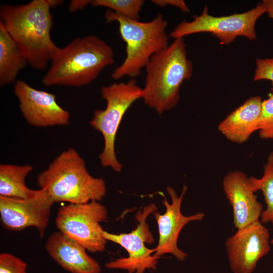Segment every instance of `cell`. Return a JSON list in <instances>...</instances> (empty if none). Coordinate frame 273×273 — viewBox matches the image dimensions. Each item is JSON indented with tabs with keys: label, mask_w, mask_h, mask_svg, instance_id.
I'll return each mask as SVG.
<instances>
[{
	"label": "cell",
	"mask_w": 273,
	"mask_h": 273,
	"mask_svg": "<svg viewBox=\"0 0 273 273\" xmlns=\"http://www.w3.org/2000/svg\"><path fill=\"white\" fill-rule=\"evenodd\" d=\"M144 3L143 0H91L90 5L106 7L126 18L139 20Z\"/></svg>",
	"instance_id": "20"
},
{
	"label": "cell",
	"mask_w": 273,
	"mask_h": 273,
	"mask_svg": "<svg viewBox=\"0 0 273 273\" xmlns=\"http://www.w3.org/2000/svg\"><path fill=\"white\" fill-rule=\"evenodd\" d=\"M187 190V187L184 185L181 194L178 196L173 188L167 187L166 191L170 196L171 203L162 194L164 198L162 204L165 207V211L163 214L155 212L153 213L157 223L159 234L158 242L154 248V254L159 258L166 254H170L178 260L185 261L188 254L178 247L179 235L187 224L202 220L205 217V214L201 212L189 216L183 214L181 206Z\"/></svg>",
	"instance_id": "12"
},
{
	"label": "cell",
	"mask_w": 273,
	"mask_h": 273,
	"mask_svg": "<svg viewBox=\"0 0 273 273\" xmlns=\"http://www.w3.org/2000/svg\"><path fill=\"white\" fill-rule=\"evenodd\" d=\"M27 62L17 45L0 21V84L14 82Z\"/></svg>",
	"instance_id": "17"
},
{
	"label": "cell",
	"mask_w": 273,
	"mask_h": 273,
	"mask_svg": "<svg viewBox=\"0 0 273 273\" xmlns=\"http://www.w3.org/2000/svg\"><path fill=\"white\" fill-rule=\"evenodd\" d=\"M51 8L61 6L64 1L62 0H46Z\"/></svg>",
	"instance_id": "27"
},
{
	"label": "cell",
	"mask_w": 273,
	"mask_h": 273,
	"mask_svg": "<svg viewBox=\"0 0 273 273\" xmlns=\"http://www.w3.org/2000/svg\"><path fill=\"white\" fill-rule=\"evenodd\" d=\"M27 263L9 253L0 254V273H27Z\"/></svg>",
	"instance_id": "22"
},
{
	"label": "cell",
	"mask_w": 273,
	"mask_h": 273,
	"mask_svg": "<svg viewBox=\"0 0 273 273\" xmlns=\"http://www.w3.org/2000/svg\"><path fill=\"white\" fill-rule=\"evenodd\" d=\"M157 210L156 205L151 203L139 210L135 216L138 225L129 233L116 234L104 230L103 236L107 241L119 245L128 253L126 257L107 262V268L122 269L128 273H145L147 269H157L159 258L154 255V248H148L146 245L154 242L147 219Z\"/></svg>",
	"instance_id": "9"
},
{
	"label": "cell",
	"mask_w": 273,
	"mask_h": 273,
	"mask_svg": "<svg viewBox=\"0 0 273 273\" xmlns=\"http://www.w3.org/2000/svg\"><path fill=\"white\" fill-rule=\"evenodd\" d=\"M183 38L174 39L156 53L145 68V86L142 99L145 104L161 114L175 107L179 100V89L193 73Z\"/></svg>",
	"instance_id": "3"
},
{
	"label": "cell",
	"mask_w": 273,
	"mask_h": 273,
	"mask_svg": "<svg viewBox=\"0 0 273 273\" xmlns=\"http://www.w3.org/2000/svg\"><path fill=\"white\" fill-rule=\"evenodd\" d=\"M261 3L265 9L266 13L273 20V0H263Z\"/></svg>",
	"instance_id": "26"
},
{
	"label": "cell",
	"mask_w": 273,
	"mask_h": 273,
	"mask_svg": "<svg viewBox=\"0 0 273 273\" xmlns=\"http://www.w3.org/2000/svg\"><path fill=\"white\" fill-rule=\"evenodd\" d=\"M104 17L107 22L118 24L120 35L126 44L125 58L111 74L114 80L138 76L153 56L169 45L168 22L162 14L150 21L141 22L108 9Z\"/></svg>",
	"instance_id": "5"
},
{
	"label": "cell",
	"mask_w": 273,
	"mask_h": 273,
	"mask_svg": "<svg viewBox=\"0 0 273 273\" xmlns=\"http://www.w3.org/2000/svg\"><path fill=\"white\" fill-rule=\"evenodd\" d=\"M237 230L225 242L230 267L233 273H252L270 251L268 230L260 220Z\"/></svg>",
	"instance_id": "11"
},
{
	"label": "cell",
	"mask_w": 273,
	"mask_h": 273,
	"mask_svg": "<svg viewBox=\"0 0 273 273\" xmlns=\"http://www.w3.org/2000/svg\"><path fill=\"white\" fill-rule=\"evenodd\" d=\"M222 187L233 209L235 228L240 229L260 220L263 205L257 200L249 177L244 172L235 170L227 173Z\"/></svg>",
	"instance_id": "14"
},
{
	"label": "cell",
	"mask_w": 273,
	"mask_h": 273,
	"mask_svg": "<svg viewBox=\"0 0 273 273\" xmlns=\"http://www.w3.org/2000/svg\"><path fill=\"white\" fill-rule=\"evenodd\" d=\"M114 62L112 48L100 37L92 34L76 37L59 48L42 82L46 86L86 85Z\"/></svg>",
	"instance_id": "2"
},
{
	"label": "cell",
	"mask_w": 273,
	"mask_h": 273,
	"mask_svg": "<svg viewBox=\"0 0 273 273\" xmlns=\"http://www.w3.org/2000/svg\"><path fill=\"white\" fill-rule=\"evenodd\" d=\"M151 2L160 7L171 6L179 9L183 12H190V9L183 0H152Z\"/></svg>",
	"instance_id": "24"
},
{
	"label": "cell",
	"mask_w": 273,
	"mask_h": 273,
	"mask_svg": "<svg viewBox=\"0 0 273 273\" xmlns=\"http://www.w3.org/2000/svg\"><path fill=\"white\" fill-rule=\"evenodd\" d=\"M108 211L99 201L71 204L58 210L55 224L58 231L90 252H103L107 240L100 223L107 218Z\"/></svg>",
	"instance_id": "8"
},
{
	"label": "cell",
	"mask_w": 273,
	"mask_h": 273,
	"mask_svg": "<svg viewBox=\"0 0 273 273\" xmlns=\"http://www.w3.org/2000/svg\"><path fill=\"white\" fill-rule=\"evenodd\" d=\"M255 192L261 191L266 205L260 218L263 223L270 222L273 226V152L270 153L263 166V173L260 178L249 176Z\"/></svg>",
	"instance_id": "19"
},
{
	"label": "cell",
	"mask_w": 273,
	"mask_h": 273,
	"mask_svg": "<svg viewBox=\"0 0 273 273\" xmlns=\"http://www.w3.org/2000/svg\"><path fill=\"white\" fill-rule=\"evenodd\" d=\"M101 93L106 101V107L104 110L94 112L90 124L100 131L104 138V149L99 155L101 165L120 172L122 165L118 161L115 151L117 132L126 112L135 101L142 99V88L134 78H131L126 82L103 86Z\"/></svg>",
	"instance_id": "6"
},
{
	"label": "cell",
	"mask_w": 273,
	"mask_h": 273,
	"mask_svg": "<svg viewBox=\"0 0 273 273\" xmlns=\"http://www.w3.org/2000/svg\"><path fill=\"white\" fill-rule=\"evenodd\" d=\"M36 181L55 202H99L106 193L104 180L89 174L84 160L73 148L58 156L38 175Z\"/></svg>",
	"instance_id": "4"
},
{
	"label": "cell",
	"mask_w": 273,
	"mask_h": 273,
	"mask_svg": "<svg viewBox=\"0 0 273 273\" xmlns=\"http://www.w3.org/2000/svg\"><path fill=\"white\" fill-rule=\"evenodd\" d=\"M32 166L1 164L0 165V196L27 199L34 196L38 190L28 188L25 179L32 170Z\"/></svg>",
	"instance_id": "18"
},
{
	"label": "cell",
	"mask_w": 273,
	"mask_h": 273,
	"mask_svg": "<svg viewBox=\"0 0 273 273\" xmlns=\"http://www.w3.org/2000/svg\"><path fill=\"white\" fill-rule=\"evenodd\" d=\"M253 79L254 81L267 80L273 86V58L257 59Z\"/></svg>",
	"instance_id": "23"
},
{
	"label": "cell",
	"mask_w": 273,
	"mask_h": 273,
	"mask_svg": "<svg viewBox=\"0 0 273 273\" xmlns=\"http://www.w3.org/2000/svg\"><path fill=\"white\" fill-rule=\"evenodd\" d=\"M262 102L259 96L246 100L219 123L218 131L231 142L237 144L246 142L258 131Z\"/></svg>",
	"instance_id": "16"
},
{
	"label": "cell",
	"mask_w": 273,
	"mask_h": 273,
	"mask_svg": "<svg viewBox=\"0 0 273 273\" xmlns=\"http://www.w3.org/2000/svg\"><path fill=\"white\" fill-rule=\"evenodd\" d=\"M54 203L50 195L40 189L34 196L27 199L0 196L2 225L5 229L15 232L33 227L43 238Z\"/></svg>",
	"instance_id": "10"
},
{
	"label": "cell",
	"mask_w": 273,
	"mask_h": 273,
	"mask_svg": "<svg viewBox=\"0 0 273 273\" xmlns=\"http://www.w3.org/2000/svg\"><path fill=\"white\" fill-rule=\"evenodd\" d=\"M270 244L273 245V238L270 240Z\"/></svg>",
	"instance_id": "28"
},
{
	"label": "cell",
	"mask_w": 273,
	"mask_h": 273,
	"mask_svg": "<svg viewBox=\"0 0 273 273\" xmlns=\"http://www.w3.org/2000/svg\"><path fill=\"white\" fill-rule=\"evenodd\" d=\"M91 0H72L71 1L69 9L70 12H74L78 10H81L87 5H90Z\"/></svg>",
	"instance_id": "25"
},
{
	"label": "cell",
	"mask_w": 273,
	"mask_h": 273,
	"mask_svg": "<svg viewBox=\"0 0 273 273\" xmlns=\"http://www.w3.org/2000/svg\"><path fill=\"white\" fill-rule=\"evenodd\" d=\"M265 13L266 10L261 2L244 13L220 17L209 15L206 6L200 15H194L191 21H181L169 36L176 39L195 33L210 32L224 44L232 42L239 36L253 40L256 38V22Z\"/></svg>",
	"instance_id": "7"
},
{
	"label": "cell",
	"mask_w": 273,
	"mask_h": 273,
	"mask_svg": "<svg viewBox=\"0 0 273 273\" xmlns=\"http://www.w3.org/2000/svg\"><path fill=\"white\" fill-rule=\"evenodd\" d=\"M45 247L49 256L71 273L101 272L99 262L87 254L83 246L59 231L48 237Z\"/></svg>",
	"instance_id": "15"
},
{
	"label": "cell",
	"mask_w": 273,
	"mask_h": 273,
	"mask_svg": "<svg viewBox=\"0 0 273 273\" xmlns=\"http://www.w3.org/2000/svg\"><path fill=\"white\" fill-rule=\"evenodd\" d=\"M14 92L29 124L44 127L69 123V113L57 103L54 94L35 89L22 80L16 81Z\"/></svg>",
	"instance_id": "13"
},
{
	"label": "cell",
	"mask_w": 273,
	"mask_h": 273,
	"mask_svg": "<svg viewBox=\"0 0 273 273\" xmlns=\"http://www.w3.org/2000/svg\"><path fill=\"white\" fill-rule=\"evenodd\" d=\"M269 98L262 102L258 125L259 137L264 140H273V88Z\"/></svg>",
	"instance_id": "21"
},
{
	"label": "cell",
	"mask_w": 273,
	"mask_h": 273,
	"mask_svg": "<svg viewBox=\"0 0 273 273\" xmlns=\"http://www.w3.org/2000/svg\"><path fill=\"white\" fill-rule=\"evenodd\" d=\"M46 0H33L22 5L3 4L1 21L14 40L27 64L43 70L59 49L51 31L53 17Z\"/></svg>",
	"instance_id": "1"
}]
</instances>
